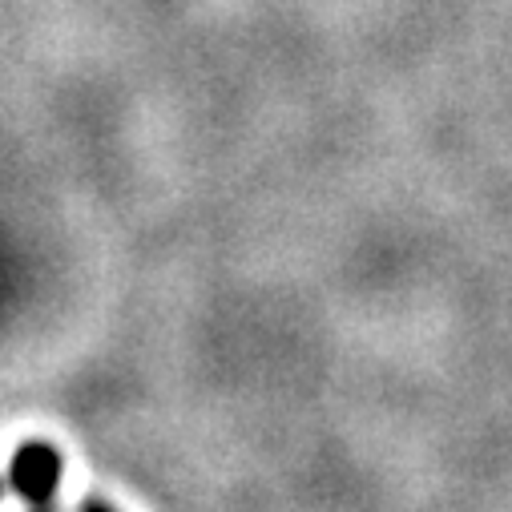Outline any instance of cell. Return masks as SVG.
<instances>
[{
    "label": "cell",
    "instance_id": "277c9868",
    "mask_svg": "<svg viewBox=\"0 0 512 512\" xmlns=\"http://www.w3.org/2000/svg\"><path fill=\"white\" fill-rule=\"evenodd\" d=\"M0 492H5V480H0Z\"/></svg>",
    "mask_w": 512,
    "mask_h": 512
},
{
    "label": "cell",
    "instance_id": "6da1fadb",
    "mask_svg": "<svg viewBox=\"0 0 512 512\" xmlns=\"http://www.w3.org/2000/svg\"><path fill=\"white\" fill-rule=\"evenodd\" d=\"M61 476H65V460L53 444H21L13 452V464H9V484L21 500H29L33 508L37 504H49L53 492L61 488Z\"/></svg>",
    "mask_w": 512,
    "mask_h": 512
},
{
    "label": "cell",
    "instance_id": "7a4b0ae2",
    "mask_svg": "<svg viewBox=\"0 0 512 512\" xmlns=\"http://www.w3.org/2000/svg\"><path fill=\"white\" fill-rule=\"evenodd\" d=\"M81 512H117L109 500H101V496H89L85 504H81Z\"/></svg>",
    "mask_w": 512,
    "mask_h": 512
},
{
    "label": "cell",
    "instance_id": "3957f363",
    "mask_svg": "<svg viewBox=\"0 0 512 512\" xmlns=\"http://www.w3.org/2000/svg\"><path fill=\"white\" fill-rule=\"evenodd\" d=\"M33 512H53V508H45V504H37V508H33Z\"/></svg>",
    "mask_w": 512,
    "mask_h": 512
}]
</instances>
